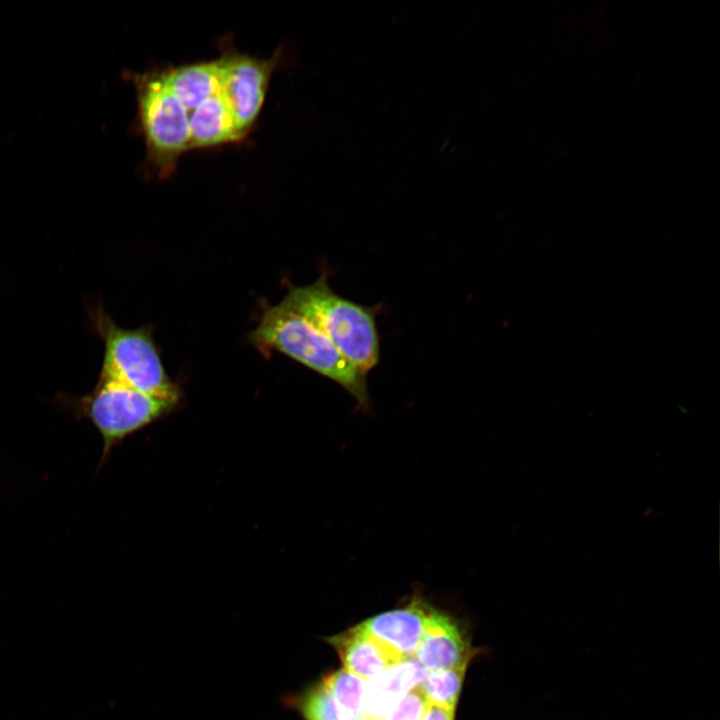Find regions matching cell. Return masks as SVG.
<instances>
[{
    "mask_svg": "<svg viewBox=\"0 0 720 720\" xmlns=\"http://www.w3.org/2000/svg\"><path fill=\"white\" fill-rule=\"evenodd\" d=\"M248 340L262 353L280 352L336 382L358 407L369 408L367 375L350 363L313 322L282 302L263 312Z\"/></svg>",
    "mask_w": 720,
    "mask_h": 720,
    "instance_id": "obj_1",
    "label": "cell"
},
{
    "mask_svg": "<svg viewBox=\"0 0 720 720\" xmlns=\"http://www.w3.org/2000/svg\"><path fill=\"white\" fill-rule=\"evenodd\" d=\"M313 322L339 352L367 375L380 361L376 315L381 306H365L335 293L328 272L306 286H290L281 301Z\"/></svg>",
    "mask_w": 720,
    "mask_h": 720,
    "instance_id": "obj_2",
    "label": "cell"
},
{
    "mask_svg": "<svg viewBox=\"0 0 720 720\" xmlns=\"http://www.w3.org/2000/svg\"><path fill=\"white\" fill-rule=\"evenodd\" d=\"M136 92L137 114L131 129L144 140V175L171 176L190 148L189 115L168 88L161 70L126 72Z\"/></svg>",
    "mask_w": 720,
    "mask_h": 720,
    "instance_id": "obj_3",
    "label": "cell"
},
{
    "mask_svg": "<svg viewBox=\"0 0 720 720\" xmlns=\"http://www.w3.org/2000/svg\"><path fill=\"white\" fill-rule=\"evenodd\" d=\"M57 402L74 417L90 422L102 438L99 466L127 437L172 413L180 400L140 392L114 379L99 375L94 388L80 397L61 395Z\"/></svg>",
    "mask_w": 720,
    "mask_h": 720,
    "instance_id": "obj_4",
    "label": "cell"
},
{
    "mask_svg": "<svg viewBox=\"0 0 720 720\" xmlns=\"http://www.w3.org/2000/svg\"><path fill=\"white\" fill-rule=\"evenodd\" d=\"M94 315L95 326L104 342L99 375L152 396L181 400L179 387L162 363L151 326L126 329L119 327L102 309Z\"/></svg>",
    "mask_w": 720,
    "mask_h": 720,
    "instance_id": "obj_5",
    "label": "cell"
},
{
    "mask_svg": "<svg viewBox=\"0 0 720 720\" xmlns=\"http://www.w3.org/2000/svg\"><path fill=\"white\" fill-rule=\"evenodd\" d=\"M282 58L278 48L269 58L238 52L232 46L221 47L217 58L220 71L219 95L230 111L236 130L246 138L261 112L271 77Z\"/></svg>",
    "mask_w": 720,
    "mask_h": 720,
    "instance_id": "obj_6",
    "label": "cell"
},
{
    "mask_svg": "<svg viewBox=\"0 0 720 720\" xmlns=\"http://www.w3.org/2000/svg\"><path fill=\"white\" fill-rule=\"evenodd\" d=\"M414 656L428 671L466 668L471 650L456 621L432 607Z\"/></svg>",
    "mask_w": 720,
    "mask_h": 720,
    "instance_id": "obj_7",
    "label": "cell"
},
{
    "mask_svg": "<svg viewBox=\"0 0 720 720\" xmlns=\"http://www.w3.org/2000/svg\"><path fill=\"white\" fill-rule=\"evenodd\" d=\"M431 608L414 597L407 605L366 619L360 626L405 660L414 656Z\"/></svg>",
    "mask_w": 720,
    "mask_h": 720,
    "instance_id": "obj_8",
    "label": "cell"
},
{
    "mask_svg": "<svg viewBox=\"0 0 720 720\" xmlns=\"http://www.w3.org/2000/svg\"><path fill=\"white\" fill-rule=\"evenodd\" d=\"M428 670L416 659H405L366 683L363 713L368 720H384L398 701L420 686Z\"/></svg>",
    "mask_w": 720,
    "mask_h": 720,
    "instance_id": "obj_9",
    "label": "cell"
},
{
    "mask_svg": "<svg viewBox=\"0 0 720 720\" xmlns=\"http://www.w3.org/2000/svg\"><path fill=\"white\" fill-rule=\"evenodd\" d=\"M328 642L339 654L344 669L365 681L404 660L373 638L360 624L328 638Z\"/></svg>",
    "mask_w": 720,
    "mask_h": 720,
    "instance_id": "obj_10",
    "label": "cell"
},
{
    "mask_svg": "<svg viewBox=\"0 0 720 720\" xmlns=\"http://www.w3.org/2000/svg\"><path fill=\"white\" fill-rule=\"evenodd\" d=\"M161 71L168 88L188 115L203 101L219 93L220 71L217 59L171 66Z\"/></svg>",
    "mask_w": 720,
    "mask_h": 720,
    "instance_id": "obj_11",
    "label": "cell"
},
{
    "mask_svg": "<svg viewBox=\"0 0 720 720\" xmlns=\"http://www.w3.org/2000/svg\"><path fill=\"white\" fill-rule=\"evenodd\" d=\"M189 132L191 150L243 140L219 93L209 97L189 113Z\"/></svg>",
    "mask_w": 720,
    "mask_h": 720,
    "instance_id": "obj_12",
    "label": "cell"
},
{
    "mask_svg": "<svg viewBox=\"0 0 720 720\" xmlns=\"http://www.w3.org/2000/svg\"><path fill=\"white\" fill-rule=\"evenodd\" d=\"M285 704L296 709L304 720H367L364 714L354 715L342 708L320 681L287 696Z\"/></svg>",
    "mask_w": 720,
    "mask_h": 720,
    "instance_id": "obj_13",
    "label": "cell"
},
{
    "mask_svg": "<svg viewBox=\"0 0 720 720\" xmlns=\"http://www.w3.org/2000/svg\"><path fill=\"white\" fill-rule=\"evenodd\" d=\"M466 668L430 670L420 685L429 704L455 710Z\"/></svg>",
    "mask_w": 720,
    "mask_h": 720,
    "instance_id": "obj_14",
    "label": "cell"
},
{
    "mask_svg": "<svg viewBox=\"0 0 720 720\" xmlns=\"http://www.w3.org/2000/svg\"><path fill=\"white\" fill-rule=\"evenodd\" d=\"M320 682L342 708L354 715L364 714L365 680L342 668L325 675Z\"/></svg>",
    "mask_w": 720,
    "mask_h": 720,
    "instance_id": "obj_15",
    "label": "cell"
},
{
    "mask_svg": "<svg viewBox=\"0 0 720 720\" xmlns=\"http://www.w3.org/2000/svg\"><path fill=\"white\" fill-rule=\"evenodd\" d=\"M428 704L418 686L406 693L384 720H421Z\"/></svg>",
    "mask_w": 720,
    "mask_h": 720,
    "instance_id": "obj_16",
    "label": "cell"
},
{
    "mask_svg": "<svg viewBox=\"0 0 720 720\" xmlns=\"http://www.w3.org/2000/svg\"><path fill=\"white\" fill-rule=\"evenodd\" d=\"M454 711L453 709L428 704L421 720H454Z\"/></svg>",
    "mask_w": 720,
    "mask_h": 720,
    "instance_id": "obj_17",
    "label": "cell"
}]
</instances>
